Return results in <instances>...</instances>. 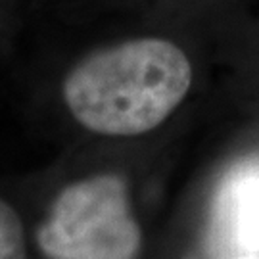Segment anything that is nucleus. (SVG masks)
<instances>
[{
	"instance_id": "20e7f679",
	"label": "nucleus",
	"mask_w": 259,
	"mask_h": 259,
	"mask_svg": "<svg viewBox=\"0 0 259 259\" xmlns=\"http://www.w3.org/2000/svg\"><path fill=\"white\" fill-rule=\"evenodd\" d=\"M0 259H27V244L21 219L4 200H0Z\"/></svg>"
},
{
	"instance_id": "f257e3e1",
	"label": "nucleus",
	"mask_w": 259,
	"mask_h": 259,
	"mask_svg": "<svg viewBox=\"0 0 259 259\" xmlns=\"http://www.w3.org/2000/svg\"><path fill=\"white\" fill-rule=\"evenodd\" d=\"M190 84L192 67L181 48L163 38H139L75 65L64 81V100L91 133L139 137L177 110Z\"/></svg>"
},
{
	"instance_id": "7ed1b4c3",
	"label": "nucleus",
	"mask_w": 259,
	"mask_h": 259,
	"mask_svg": "<svg viewBox=\"0 0 259 259\" xmlns=\"http://www.w3.org/2000/svg\"><path fill=\"white\" fill-rule=\"evenodd\" d=\"M215 231L238 255H259V163L232 169L215 200Z\"/></svg>"
},
{
	"instance_id": "39448f33",
	"label": "nucleus",
	"mask_w": 259,
	"mask_h": 259,
	"mask_svg": "<svg viewBox=\"0 0 259 259\" xmlns=\"http://www.w3.org/2000/svg\"><path fill=\"white\" fill-rule=\"evenodd\" d=\"M232 259H259V255L250 253V255H238V257H232Z\"/></svg>"
},
{
	"instance_id": "f03ea898",
	"label": "nucleus",
	"mask_w": 259,
	"mask_h": 259,
	"mask_svg": "<svg viewBox=\"0 0 259 259\" xmlns=\"http://www.w3.org/2000/svg\"><path fill=\"white\" fill-rule=\"evenodd\" d=\"M48 259H139L142 231L119 175L87 177L54 198L37 229Z\"/></svg>"
}]
</instances>
